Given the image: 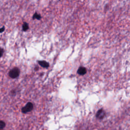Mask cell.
I'll use <instances>...</instances> for the list:
<instances>
[{
    "instance_id": "obj_8",
    "label": "cell",
    "mask_w": 130,
    "mask_h": 130,
    "mask_svg": "<svg viewBox=\"0 0 130 130\" xmlns=\"http://www.w3.org/2000/svg\"><path fill=\"white\" fill-rule=\"evenodd\" d=\"M5 126H6V124H5V122H4L2 120L0 121V129L1 130L3 129L5 127Z\"/></svg>"
},
{
    "instance_id": "obj_5",
    "label": "cell",
    "mask_w": 130,
    "mask_h": 130,
    "mask_svg": "<svg viewBox=\"0 0 130 130\" xmlns=\"http://www.w3.org/2000/svg\"><path fill=\"white\" fill-rule=\"evenodd\" d=\"M38 64H39V65H40L43 68H48L49 66V64L48 62H47L46 61H45V60H39Z\"/></svg>"
},
{
    "instance_id": "obj_9",
    "label": "cell",
    "mask_w": 130,
    "mask_h": 130,
    "mask_svg": "<svg viewBox=\"0 0 130 130\" xmlns=\"http://www.w3.org/2000/svg\"><path fill=\"white\" fill-rule=\"evenodd\" d=\"M3 52H4V50L3 48H1V57H2L3 55Z\"/></svg>"
},
{
    "instance_id": "obj_7",
    "label": "cell",
    "mask_w": 130,
    "mask_h": 130,
    "mask_svg": "<svg viewBox=\"0 0 130 130\" xmlns=\"http://www.w3.org/2000/svg\"><path fill=\"white\" fill-rule=\"evenodd\" d=\"M29 24L26 22H24L22 24V30L23 31H27V30H29Z\"/></svg>"
},
{
    "instance_id": "obj_12",
    "label": "cell",
    "mask_w": 130,
    "mask_h": 130,
    "mask_svg": "<svg viewBox=\"0 0 130 130\" xmlns=\"http://www.w3.org/2000/svg\"><path fill=\"white\" fill-rule=\"evenodd\" d=\"M59 1H60V0H59Z\"/></svg>"
},
{
    "instance_id": "obj_6",
    "label": "cell",
    "mask_w": 130,
    "mask_h": 130,
    "mask_svg": "<svg viewBox=\"0 0 130 130\" xmlns=\"http://www.w3.org/2000/svg\"><path fill=\"white\" fill-rule=\"evenodd\" d=\"M41 16L40 14H39L38 12H36L34 14L33 17H32V18L33 20H40L41 19Z\"/></svg>"
},
{
    "instance_id": "obj_4",
    "label": "cell",
    "mask_w": 130,
    "mask_h": 130,
    "mask_svg": "<svg viewBox=\"0 0 130 130\" xmlns=\"http://www.w3.org/2000/svg\"><path fill=\"white\" fill-rule=\"evenodd\" d=\"M86 72H87V70L83 67H80L77 71V73L80 75H84Z\"/></svg>"
},
{
    "instance_id": "obj_3",
    "label": "cell",
    "mask_w": 130,
    "mask_h": 130,
    "mask_svg": "<svg viewBox=\"0 0 130 130\" xmlns=\"http://www.w3.org/2000/svg\"><path fill=\"white\" fill-rule=\"evenodd\" d=\"M105 115H106V113H105V111L103 109H101L98 110V111L97 112L96 117L98 119L102 120L103 119H104Z\"/></svg>"
},
{
    "instance_id": "obj_10",
    "label": "cell",
    "mask_w": 130,
    "mask_h": 130,
    "mask_svg": "<svg viewBox=\"0 0 130 130\" xmlns=\"http://www.w3.org/2000/svg\"><path fill=\"white\" fill-rule=\"evenodd\" d=\"M4 30H5V27L4 26V27H3L1 29V33H3Z\"/></svg>"
},
{
    "instance_id": "obj_1",
    "label": "cell",
    "mask_w": 130,
    "mask_h": 130,
    "mask_svg": "<svg viewBox=\"0 0 130 130\" xmlns=\"http://www.w3.org/2000/svg\"><path fill=\"white\" fill-rule=\"evenodd\" d=\"M20 70L18 68H14L9 72V76L11 78H16L20 75Z\"/></svg>"
},
{
    "instance_id": "obj_2",
    "label": "cell",
    "mask_w": 130,
    "mask_h": 130,
    "mask_svg": "<svg viewBox=\"0 0 130 130\" xmlns=\"http://www.w3.org/2000/svg\"><path fill=\"white\" fill-rule=\"evenodd\" d=\"M33 108H34L33 104L32 103L29 102L25 106L23 107L22 108L21 111L23 113H27L28 112H30V111H31L33 109Z\"/></svg>"
},
{
    "instance_id": "obj_11",
    "label": "cell",
    "mask_w": 130,
    "mask_h": 130,
    "mask_svg": "<svg viewBox=\"0 0 130 130\" xmlns=\"http://www.w3.org/2000/svg\"><path fill=\"white\" fill-rule=\"evenodd\" d=\"M27 1H29V0H27Z\"/></svg>"
}]
</instances>
